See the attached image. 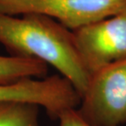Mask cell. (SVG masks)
Returning a JSON list of instances; mask_svg holds the SVG:
<instances>
[{"label": "cell", "instance_id": "1", "mask_svg": "<svg viewBox=\"0 0 126 126\" xmlns=\"http://www.w3.org/2000/svg\"><path fill=\"white\" fill-rule=\"evenodd\" d=\"M0 44L12 56L39 60L53 66L79 93L86 90L90 73L83 62L74 33L52 17L0 12Z\"/></svg>", "mask_w": 126, "mask_h": 126}, {"label": "cell", "instance_id": "2", "mask_svg": "<svg viewBox=\"0 0 126 126\" xmlns=\"http://www.w3.org/2000/svg\"><path fill=\"white\" fill-rule=\"evenodd\" d=\"M78 110L93 126L126 124V59L93 73Z\"/></svg>", "mask_w": 126, "mask_h": 126}, {"label": "cell", "instance_id": "3", "mask_svg": "<svg viewBox=\"0 0 126 126\" xmlns=\"http://www.w3.org/2000/svg\"><path fill=\"white\" fill-rule=\"evenodd\" d=\"M126 10V0H0V12L52 17L74 31Z\"/></svg>", "mask_w": 126, "mask_h": 126}, {"label": "cell", "instance_id": "4", "mask_svg": "<svg viewBox=\"0 0 126 126\" xmlns=\"http://www.w3.org/2000/svg\"><path fill=\"white\" fill-rule=\"evenodd\" d=\"M73 33L79 55L90 75L126 59V10Z\"/></svg>", "mask_w": 126, "mask_h": 126}, {"label": "cell", "instance_id": "5", "mask_svg": "<svg viewBox=\"0 0 126 126\" xmlns=\"http://www.w3.org/2000/svg\"><path fill=\"white\" fill-rule=\"evenodd\" d=\"M10 101L33 103L57 119L65 110L79 107L81 97L69 80L55 75L0 83V102Z\"/></svg>", "mask_w": 126, "mask_h": 126}, {"label": "cell", "instance_id": "6", "mask_svg": "<svg viewBox=\"0 0 126 126\" xmlns=\"http://www.w3.org/2000/svg\"><path fill=\"white\" fill-rule=\"evenodd\" d=\"M47 65L39 60L16 56H0V83H11L27 78H44Z\"/></svg>", "mask_w": 126, "mask_h": 126}, {"label": "cell", "instance_id": "7", "mask_svg": "<svg viewBox=\"0 0 126 126\" xmlns=\"http://www.w3.org/2000/svg\"><path fill=\"white\" fill-rule=\"evenodd\" d=\"M39 108L25 102H0V126H39Z\"/></svg>", "mask_w": 126, "mask_h": 126}, {"label": "cell", "instance_id": "8", "mask_svg": "<svg viewBox=\"0 0 126 126\" xmlns=\"http://www.w3.org/2000/svg\"><path fill=\"white\" fill-rule=\"evenodd\" d=\"M58 126H93L82 116L78 108L65 110L57 118Z\"/></svg>", "mask_w": 126, "mask_h": 126}]
</instances>
